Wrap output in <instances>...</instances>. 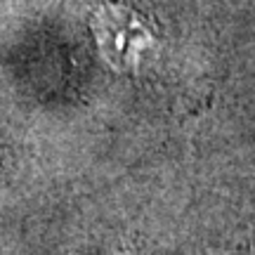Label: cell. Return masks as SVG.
<instances>
[{"mask_svg":"<svg viewBox=\"0 0 255 255\" xmlns=\"http://www.w3.org/2000/svg\"><path fill=\"white\" fill-rule=\"evenodd\" d=\"M92 31L107 64L116 71H137L154 45L139 17L121 5H102L92 17Z\"/></svg>","mask_w":255,"mask_h":255,"instance_id":"obj_1","label":"cell"}]
</instances>
